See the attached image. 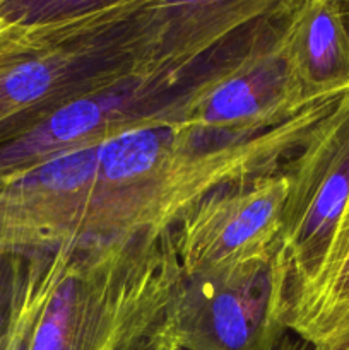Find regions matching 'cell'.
<instances>
[{
	"label": "cell",
	"instance_id": "cell-1",
	"mask_svg": "<svg viewBox=\"0 0 349 350\" xmlns=\"http://www.w3.org/2000/svg\"><path fill=\"white\" fill-rule=\"evenodd\" d=\"M335 105L305 109L262 132L156 120L105 140L81 241L171 231L212 191L279 171Z\"/></svg>",
	"mask_w": 349,
	"mask_h": 350
},
{
	"label": "cell",
	"instance_id": "cell-2",
	"mask_svg": "<svg viewBox=\"0 0 349 350\" xmlns=\"http://www.w3.org/2000/svg\"><path fill=\"white\" fill-rule=\"evenodd\" d=\"M178 279L171 231L62 246L29 350H164Z\"/></svg>",
	"mask_w": 349,
	"mask_h": 350
},
{
	"label": "cell",
	"instance_id": "cell-3",
	"mask_svg": "<svg viewBox=\"0 0 349 350\" xmlns=\"http://www.w3.org/2000/svg\"><path fill=\"white\" fill-rule=\"evenodd\" d=\"M149 0L47 26L40 46L0 75V146L57 109L146 72Z\"/></svg>",
	"mask_w": 349,
	"mask_h": 350
},
{
	"label": "cell",
	"instance_id": "cell-4",
	"mask_svg": "<svg viewBox=\"0 0 349 350\" xmlns=\"http://www.w3.org/2000/svg\"><path fill=\"white\" fill-rule=\"evenodd\" d=\"M289 2L212 50L197 84L159 122L262 132L305 109L335 105L308 98L294 70L284 34Z\"/></svg>",
	"mask_w": 349,
	"mask_h": 350
},
{
	"label": "cell",
	"instance_id": "cell-5",
	"mask_svg": "<svg viewBox=\"0 0 349 350\" xmlns=\"http://www.w3.org/2000/svg\"><path fill=\"white\" fill-rule=\"evenodd\" d=\"M291 270L279 245L263 258L178 279L168 328L181 350H277L289 332Z\"/></svg>",
	"mask_w": 349,
	"mask_h": 350
},
{
	"label": "cell",
	"instance_id": "cell-6",
	"mask_svg": "<svg viewBox=\"0 0 349 350\" xmlns=\"http://www.w3.org/2000/svg\"><path fill=\"white\" fill-rule=\"evenodd\" d=\"M205 60L207 57L183 75L139 72L57 109L29 132L0 146V185L55 157L156 122L197 84Z\"/></svg>",
	"mask_w": 349,
	"mask_h": 350
},
{
	"label": "cell",
	"instance_id": "cell-7",
	"mask_svg": "<svg viewBox=\"0 0 349 350\" xmlns=\"http://www.w3.org/2000/svg\"><path fill=\"white\" fill-rule=\"evenodd\" d=\"M289 193L279 248L291 270L289 299L320 267L349 198V92L284 163Z\"/></svg>",
	"mask_w": 349,
	"mask_h": 350
},
{
	"label": "cell",
	"instance_id": "cell-8",
	"mask_svg": "<svg viewBox=\"0 0 349 350\" xmlns=\"http://www.w3.org/2000/svg\"><path fill=\"white\" fill-rule=\"evenodd\" d=\"M289 176L270 174L228 185L190 208L171 229L181 277L263 258L279 245Z\"/></svg>",
	"mask_w": 349,
	"mask_h": 350
},
{
	"label": "cell",
	"instance_id": "cell-9",
	"mask_svg": "<svg viewBox=\"0 0 349 350\" xmlns=\"http://www.w3.org/2000/svg\"><path fill=\"white\" fill-rule=\"evenodd\" d=\"M96 159L98 146L0 185V253L31 255L81 243Z\"/></svg>",
	"mask_w": 349,
	"mask_h": 350
},
{
	"label": "cell",
	"instance_id": "cell-10",
	"mask_svg": "<svg viewBox=\"0 0 349 350\" xmlns=\"http://www.w3.org/2000/svg\"><path fill=\"white\" fill-rule=\"evenodd\" d=\"M289 0H149L147 72L183 75L212 50Z\"/></svg>",
	"mask_w": 349,
	"mask_h": 350
},
{
	"label": "cell",
	"instance_id": "cell-11",
	"mask_svg": "<svg viewBox=\"0 0 349 350\" xmlns=\"http://www.w3.org/2000/svg\"><path fill=\"white\" fill-rule=\"evenodd\" d=\"M287 50L308 98L337 103L349 92V38L332 0H291Z\"/></svg>",
	"mask_w": 349,
	"mask_h": 350
},
{
	"label": "cell",
	"instance_id": "cell-12",
	"mask_svg": "<svg viewBox=\"0 0 349 350\" xmlns=\"http://www.w3.org/2000/svg\"><path fill=\"white\" fill-rule=\"evenodd\" d=\"M286 327L315 350L349 347V198L320 267L291 296Z\"/></svg>",
	"mask_w": 349,
	"mask_h": 350
},
{
	"label": "cell",
	"instance_id": "cell-13",
	"mask_svg": "<svg viewBox=\"0 0 349 350\" xmlns=\"http://www.w3.org/2000/svg\"><path fill=\"white\" fill-rule=\"evenodd\" d=\"M60 265V248L27 255V272L0 350H29L38 314L47 301Z\"/></svg>",
	"mask_w": 349,
	"mask_h": 350
},
{
	"label": "cell",
	"instance_id": "cell-14",
	"mask_svg": "<svg viewBox=\"0 0 349 350\" xmlns=\"http://www.w3.org/2000/svg\"><path fill=\"white\" fill-rule=\"evenodd\" d=\"M127 2L132 0H7L0 17L24 27H41L81 19Z\"/></svg>",
	"mask_w": 349,
	"mask_h": 350
},
{
	"label": "cell",
	"instance_id": "cell-15",
	"mask_svg": "<svg viewBox=\"0 0 349 350\" xmlns=\"http://www.w3.org/2000/svg\"><path fill=\"white\" fill-rule=\"evenodd\" d=\"M27 272V255L0 253V340L9 328Z\"/></svg>",
	"mask_w": 349,
	"mask_h": 350
},
{
	"label": "cell",
	"instance_id": "cell-16",
	"mask_svg": "<svg viewBox=\"0 0 349 350\" xmlns=\"http://www.w3.org/2000/svg\"><path fill=\"white\" fill-rule=\"evenodd\" d=\"M47 26L24 27L0 17V75L36 50L44 40Z\"/></svg>",
	"mask_w": 349,
	"mask_h": 350
},
{
	"label": "cell",
	"instance_id": "cell-17",
	"mask_svg": "<svg viewBox=\"0 0 349 350\" xmlns=\"http://www.w3.org/2000/svg\"><path fill=\"white\" fill-rule=\"evenodd\" d=\"M277 350H315L313 347H310L308 344H305L303 340H300V338H296L294 335L287 334L286 337H284V340L281 342V345L277 347ZM342 350H349V347L342 349Z\"/></svg>",
	"mask_w": 349,
	"mask_h": 350
},
{
	"label": "cell",
	"instance_id": "cell-18",
	"mask_svg": "<svg viewBox=\"0 0 349 350\" xmlns=\"http://www.w3.org/2000/svg\"><path fill=\"white\" fill-rule=\"evenodd\" d=\"M332 2H334L335 9H337L339 17L342 21V26H344L346 34L349 38V0H332Z\"/></svg>",
	"mask_w": 349,
	"mask_h": 350
},
{
	"label": "cell",
	"instance_id": "cell-19",
	"mask_svg": "<svg viewBox=\"0 0 349 350\" xmlns=\"http://www.w3.org/2000/svg\"><path fill=\"white\" fill-rule=\"evenodd\" d=\"M164 350H181L180 347H178V345L177 344H171V345H168V347L166 349H164Z\"/></svg>",
	"mask_w": 349,
	"mask_h": 350
},
{
	"label": "cell",
	"instance_id": "cell-20",
	"mask_svg": "<svg viewBox=\"0 0 349 350\" xmlns=\"http://www.w3.org/2000/svg\"><path fill=\"white\" fill-rule=\"evenodd\" d=\"M7 2V0H0V9H2V5H3V3H5Z\"/></svg>",
	"mask_w": 349,
	"mask_h": 350
}]
</instances>
